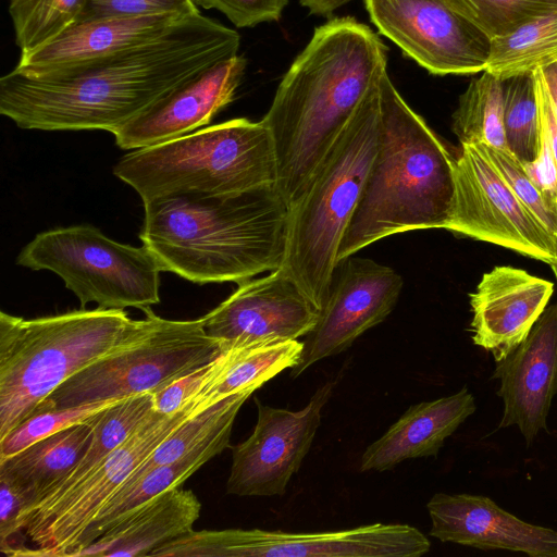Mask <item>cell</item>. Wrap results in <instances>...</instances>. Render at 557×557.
I'll return each mask as SVG.
<instances>
[{
  "instance_id": "cell-1",
  "label": "cell",
  "mask_w": 557,
  "mask_h": 557,
  "mask_svg": "<svg viewBox=\"0 0 557 557\" xmlns=\"http://www.w3.org/2000/svg\"><path fill=\"white\" fill-rule=\"evenodd\" d=\"M238 33L197 13L160 38L45 76L0 78V113L18 127L111 134L181 83L237 54Z\"/></svg>"
},
{
  "instance_id": "cell-2",
  "label": "cell",
  "mask_w": 557,
  "mask_h": 557,
  "mask_svg": "<svg viewBox=\"0 0 557 557\" xmlns=\"http://www.w3.org/2000/svg\"><path fill=\"white\" fill-rule=\"evenodd\" d=\"M387 48L366 24L333 18L317 27L261 120L277 162L275 188L289 207L356 108L386 72Z\"/></svg>"
},
{
  "instance_id": "cell-3",
  "label": "cell",
  "mask_w": 557,
  "mask_h": 557,
  "mask_svg": "<svg viewBox=\"0 0 557 557\" xmlns=\"http://www.w3.org/2000/svg\"><path fill=\"white\" fill-rule=\"evenodd\" d=\"M144 208L140 238L163 271L198 284L240 283L282 265L288 207L275 186L161 197Z\"/></svg>"
},
{
  "instance_id": "cell-4",
  "label": "cell",
  "mask_w": 557,
  "mask_h": 557,
  "mask_svg": "<svg viewBox=\"0 0 557 557\" xmlns=\"http://www.w3.org/2000/svg\"><path fill=\"white\" fill-rule=\"evenodd\" d=\"M379 135L337 261L384 237L445 228L454 198L455 159L403 99L387 71L377 81Z\"/></svg>"
},
{
  "instance_id": "cell-5",
  "label": "cell",
  "mask_w": 557,
  "mask_h": 557,
  "mask_svg": "<svg viewBox=\"0 0 557 557\" xmlns=\"http://www.w3.org/2000/svg\"><path fill=\"white\" fill-rule=\"evenodd\" d=\"M380 78V77H379ZM289 207L280 269L321 309L343 235L356 210L379 135L377 81Z\"/></svg>"
},
{
  "instance_id": "cell-6",
  "label": "cell",
  "mask_w": 557,
  "mask_h": 557,
  "mask_svg": "<svg viewBox=\"0 0 557 557\" xmlns=\"http://www.w3.org/2000/svg\"><path fill=\"white\" fill-rule=\"evenodd\" d=\"M139 320L124 309H76L24 319L0 312V440L66 380L124 345Z\"/></svg>"
},
{
  "instance_id": "cell-7",
  "label": "cell",
  "mask_w": 557,
  "mask_h": 557,
  "mask_svg": "<svg viewBox=\"0 0 557 557\" xmlns=\"http://www.w3.org/2000/svg\"><path fill=\"white\" fill-rule=\"evenodd\" d=\"M143 202L177 195H224L275 186L277 162L265 124L245 117L135 149L113 166Z\"/></svg>"
},
{
  "instance_id": "cell-8",
  "label": "cell",
  "mask_w": 557,
  "mask_h": 557,
  "mask_svg": "<svg viewBox=\"0 0 557 557\" xmlns=\"http://www.w3.org/2000/svg\"><path fill=\"white\" fill-rule=\"evenodd\" d=\"M143 311L145 318L124 345L66 380L34 414L154 393L209 363L224 349L206 333L202 318L169 320L150 307Z\"/></svg>"
},
{
  "instance_id": "cell-9",
  "label": "cell",
  "mask_w": 557,
  "mask_h": 557,
  "mask_svg": "<svg viewBox=\"0 0 557 557\" xmlns=\"http://www.w3.org/2000/svg\"><path fill=\"white\" fill-rule=\"evenodd\" d=\"M16 263L48 270L74 293L81 308L145 309L160 302V273L153 252L106 236L91 225L58 227L39 233L17 255Z\"/></svg>"
},
{
  "instance_id": "cell-10",
  "label": "cell",
  "mask_w": 557,
  "mask_h": 557,
  "mask_svg": "<svg viewBox=\"0 0 557 557\" xmlns=\"http://www.w3.org/2000/svg\"><path fill=\"white\" fill-rule=\"evenodd\" d=\"M201 409L195 404L171 414L152 409L122 445L75 485L38 502L24 520L29 557H75L102 506L185 419Z\"/></svg>"
},
{
  "instance_id": "cell-11",
  "label": "cell",
  "mask_w": 557,
  "mask_h": 557,
  "mask_svg": "<svg viewBox=\"0 0 557 557\" xmlns=\"http://www.w3.org/2000/svg\"><path fill=\"white\" fill-rule=\"evenodd\" d=\"M431 543L417 528L373 523L349 530L288 533L260 529L190 531L151 553L160 557H420Z\"/></svg>"
},
{
  "instance_id": "cell-12",
  "label": "cell",
  "mask_w": 557,
  "mask_h": 557,
  "mask_svg": "<svg viewBox=\"0 0 557 557\" xmlns=\"http://www.w3.org/2000/svg\"><path fill=\"white\" fill-rule=\"evenodd\" d=\"M454 198L445 230L553 264L557 239L524 208L474 145L455 159Z\"/></svg>"
},
{
  "instance_id": "cell-13",
  "label": "cell",
  "mask_w": 557,
  "mask_h": 557,
  "mask_svg": "<svg viewBox=\"0 0 557 557\" xmlns=\"http://www.w3.org/2000/svg\"><path fill=\"white\" fill-rule=\"evenodd\" d=\"M379 32L434 75L485 70L491 40L445 0H364Z\"/></svg>"
},
{
  "instance_id": "cell-14",
  "label": "cell",
  "mask_w": 557,
  "mask_h": 557,
  "mask_svg": "<svg viewBox=\"0 0 557 557\" xmlns=\"http://www.w3.org/2000/svg\"><path fill=\"white\" fill-rule=\"evenodd\" d=\"M334 383L320 386L300 410L274 408L255 398L258 416L250 436L232 447L227 494L281 496L309 453Z\"/></svg>"
},
{
  "instance_id": "cell-15",
  "label": "cell",
  "mask_w": 557,
  "mask_h": 557,
  "mask_svg": "<svg viewBox=\"0 0 557 557\" xmlns=\"http://www.w3.org/2000/svg\"><path fill=\"white\" fill-rule=\"evenodd\" d=\"M404 281L392 268L349 256L337 261L319 320L302 341L296 377L323 358L337 355L377 325L397 304Z\"/></svg>"
},
{
  "instance_id": "cell-16",
  "label": "cell",
  "mask_w": 557,
  "mask_h": 557,
  "mask_svg": "<svg viewBox=\"0 0 557 557\" xmlns=\"http://www.w3.org/2000/svg\"><path fill=\"white\" fill-rule=\"evenodd\" d=\"M321 309L282 269L238 283L235 292L201 317L206 333L223 347L299 339L315 326Z\"/></svg>"
},
{
  "instance_id": "cell-17",
  "label": "cell",
  "mask_w": 557,
  "mask_h": 557,
  "mask_svg": "<svg viewBox=\"0 0 557 557\" xmlns=\"http://www.w3.org/2000/svg\"><path fill=\"white\" fill-rule=\"evenodd\" d=\"M246 64V59L236 54L181 83L114 131L116 145L124 150H135L207 126L233 101Z\"/></svg>"
},
{
  "instance_id": "cell-18",
  "label": "cell",
  "mask_w": 557,
  "mask_h": 557,
  "mask_svg": "<svg viewBox=\"0 0 557 557\" xmlns=\"http://www.w3.org/2000/svg\"><path fill=\"white\" fill-rule=\"evenodd\" d=\"M497 366V395L504 410L499 428L518 426L530 446L541 431L557 394V304L543 311L524 341Z\"/></svg>"
},
{
  "instance_id": "cell-19",
  "label": "cell",
  "mask_w": 557,
  "mask_h": 557,
  "mask_svg": "<svg viewBox=\"0 0 557 557\" xmlns=\"http://www.w3.org/2000/svg\"><path fill=\"white\" fill-rule=\"evenodd\" d=\"M426 508L430 535L441 542L557 557L556 530L520 520L486 496L436 493Z\"/></svg>"
},
{
  "instance_id": "cell-20",
  "label": "cell",
  "mask_w": 557,
  "mask_h": 557,
  "mask_svg": "<svg viewBox=\"0 0 557 557\" xmlns=\"http://www.w3.org/2000/svg\"><path fill=\"white\" fill-rule=\"evenodd\" d=\"M554 284L525 270L494 267L469 295L472 341L503 360L528 336L546 309Z\"/></svg>"
},
{
  "instance_id": "cell-21",
  "label": "cell",
  "mask_w": 557,
  "mask_h": 557,
  "mask_svg": "<svg viewBox=\"0 0 557 557\" xmlns=\"http://www.w3.org/2000/svg\"><path fill=\"white\" fill-rule=\"evenodd\" d=\"M184 17L157 13L77 22L50 44L21 55L14 70L45 76L109 58L160 38Z\"/></svg>"
},
{
  "instance_id": "cell-22",
  "label": "cell",
  "mask_w": 557,
  "mask_h": 557,
  "mask_svg": "<svg viewBox=\"0 0 557 557\" xmlns=\"http://www.w3.org/2000/svg\"><path fill=\"white\" fill-rule=\"evenodd\" d=\"M476 409L467 386L457 393L410 406L361 456V471H385L399 462L437 456L444 442Z\"/></svg>"
},
{
  "instance_id": "cell-23",
  "label": "cell",
  "mask_w": 557,
  "mask_h": 557,
  "mask_svg": "<svg viewBox=\"0 0 557 557\" xmlns=\"http://www.w3.org/2000/svg\"><path fill=\"white\" fill-rule=\"evenodd\" d=\"M200 511L201 503L193 491L170 488L124 516L78 556H150L193 531Z\"/></svg>"
},
{
  "instance_id": "cell-24",
  "label": "cell",
  "mask_w": 557,
  "mask_h": 557,
  "mask_svg": "<svg viewBox=\"0 0 557 557\" xmlns=\"http://www.w3.org/2000/svg\"><path fill=\"white\" fill-rule=\"evenodd\" d=\"M232 429L222 430L176 461L157 466L133 482L122 485L97 513L75 557L124 516L163 492L181 486L206 462L222 453L228 447Z\"/></svg>"
},
{
  "instance_id": "cell-25",
  "label": "cell",
  "mask_w": 557,
  "mask_h": 557,
  "mask_svg": "<svg viewBox=\"0 0 557 557\" xmlns=\"http://www.w3.org/2000/svg\"><path fill=\"white\" fill-rule=\"evenodd\" d=\"M99 413L0 461V471L10 475L29 495L30 509L81 460L92 440Z\"/></svg>"
},
{
  "instance_id": "cell-26",
  "label": "cell",
  "mask_w": 557,
  "mask_h": 557,
  "mask_svg": "<svg viewBox=\"0 0 557 557\" xmlns=\"http://www.w3.org/2000/svg\"><path fill=\"white\" fill-rule=\"evenodd\" d=\"M302 341L278 339L224 347L225 364L197 405L207 407L221 398L255 392L285 369L294 368L302 352Z\"/></svg>"
},
{
  "instance_id": "cell-27",
  "label": "cell",
  "mask_w": 557,
  "mask_h": 557,
  "mask_svg": "<svg viewBox=\"0 0 557 557\" xmlns=\"http://www.w3.org/2000/svg\"><path fill=\"white\" fill-rule=\"evenodd\" d=\"M557 61V10L491 40L485 72L499 79L533 73ZM483 71V72H484Z\"/></svg>"
},
{
  "instance_id": "cell-28",
  "label": "cell",
  "mask_w": 557,
  "mask_h": 557,
  "mask_svg": "<svg viewBox=\"0 0 557 557\" xmlns=\"http://www.w3.org/2000/svg\"><path fill=\"white\" fill-rule=\"evenodd\" d=\"M153 409V393L123 398L102 410L92 440L76 466L40 500L61 495L122 445ZM39 500V502H40Z\"/></svg>"
},
{
  "instance_id": "cell-29",
  "label": "cell",
  "mask_w": 557,
  "mask_h": 557,
  "mask_svg": "<svg viewBox=\"0 0 557 557\" xmlns=\"http://www.w3.org/2000/svg\"><path fill=\"white\" fill-rule=\"evenodd\" d=\"M453 131L462 145H485L508 151L504 131L502 79L482 72L459 97Z\"/></svg>"
},
{
  "instance_id": "cell-30",
  "label": "cell",
  "mask_w": 557,
  "mask_h": 557,
  "mask_svg": "<svg viewBox=\"0 0 557 557\" xmlns=\"http://www.w3.org/2000/svg\"><path fill=\"white\" fill-rule=\"evenodd\" d=\"M252 392L226 396L193 413L176 428L123 484H128L150 469L176 461L224 429L233 428L235 418Z\"/></svg>"
},
{
  "instance_id": "cell-31",
  "label": "cell",
  "mask_w": 557,
  "mask_h": 557,
  "mask_svg": "<svg viewBox=\"0 0 557 557\" xmlns=\"http://www.w3.org/2000/svg\"><path fill=\"white\" fill-rule=\"evenodd\" d=\"M85 0H10L15 42L21 55L57 39L77 23Z\"/></svg>"
},
{
  "instance_id": "cell-32",
  "label": "cell",
  "mask_w": 557,
  "mask_h": 557,
  "mask_svg": "<svg viewBox=\"0 0 557 557\" xmlns=\"http://www.w3.org/2000/svg\"><path fill=\"white\" fill-rule=\"evenodd\" d=\"M504 131L508 151L522 164L533 162L540 147V119L533 73L502 81Z\"/></svg>"
},
{
  "instance_id": "cell-33",
  "label": "cell",
  "mask_w": 557,
  "mask_h": 557,
  "mask_svg": "<svg viewBox=\"0 0 557 557\" xmlns=\"http://www.w3.org/2000/svg\"><path fill=\"white\" fill-rule=\"evenodd\" d=\"M490 40L557 10V0H445Z\"/></svg>"
},
{
  "instance_id": "cell-34",
  "label": "cell",
  "mask_w": 557,
  "mask_h": 557,
  "mask_svg": "<svg viewBox=\"0 0 557 557\" xmlns=\"http://www.w3.org/2000/svg\"><path fill=\"white\" fill-rule=\"evenodd\" d=\"M120 400L122 399L102 400L63 409H49L32 416L0 440V461L17 454L39 440L74 424L88 421Z\"/></svg>"
},
{
  "instance_id": "cell-35",
  "label": "cell",
  "mask_w": 557,
  "mask_h": 557,
  "mask_svg": "<svg viewBox=\"0 0 557 557\" xmlns=\"http://www.w3.org/2000/svg\"><path fill=\"white\" fill-rule=\"evenodd\" d=\"M507 183L531 215L557 239V209L527 175L523 165L509 152L485 145H474Z\"/></svg>"
},
{
  "instance_id": "cell-36",
  "label": "cell",
  "mask_w": 557,
  "mask_h": 557,
  "mask_svg": "<svg viewBox=\"0 0 557 557\" xmlns=\"http://www.w3.org/2000/svg\"><path fill=\"white\" fill-rule=\"evenodd\" d=\"M32 505L22 486L0 471V550L9 557H29L24 519Z\"/></svg>"
},
{
  "instance_id": "cell-37",
  "label": "cell",
  "mask_w": 557,
  "mask_h": 557,
  "mask_svg": "<svg viewBox=\"0 0 557 557\" xmlns=\"http://www.w3.org/2000/svg\"><path fill=\"white\" fill-rule=\"evenodd\" d=\"M224 364L225 352L223 349V351L209 363L154 392L153 409L163 414H171L184 409L190 404H195L199 407L197 405L199 397L221 374Z\"/></svg>"
},
{
  "instance_id": "cell-38",
  "label": "cell",
  "mask_w": 557,
  "mask_h": 557,
  "mask_svg": "<svg viewBox=\"0 0 557 557\" xmlns=\"http://www.w3.org/2000/svg\"><path fill=\"white\" fill-rule=\"evenodd\" d=\"M157 13L190 16L200 11L195 0H85L77 22Z\"/></svg>"
},
{
  "instance_id": "cell-39",
  "label": "cell",
  "mask_w": 557,
  "mask_h": 557,
  "mask_svg": "<svg viewBox=\"0 0 557 557\" xmlns=\"http://www.w3.org/2000/svg\"><path fill=\"white\" fill-rule=\"evenodd\" d=\"M289 0H195L205 9L222 12L237 27L276 21Z\"/></svg>"
},
{
  "instance_id": "cell-40",
  "label": "cell",
  "mask_w": 557,
  "mask_h": 557,
  "mask_svg": "<svg viewBox=\"0 0 557 557\" xmlns=\"http://www.w3.org/2000/svg\"><path fill=\"white\" fill-rule=\"evenodd\" d=\"M533 75L535 82L539 117L546 128L550 148L557 165V110L550 97L543 67L535 70Z\"/></svg>"
},
{
  "instance_id": "cell-41",
  "label": "cell",
  "mask_w": 557,
  "mask_h": 557,
  "mask_svg": "<svg viewBox=\"0 0 557 557\" xmlns=\"http://www.w3.org/2000/svg\"><path fill=\"white\" fill-rule=\"evenodd\" d=\"M349 1L351 0H300V3L312 14L329 16Z\"/></svg>"
},
{
  "instance_id": "cell-42",
  "label": "cell",
  "mask_w": 557,
  "mask_h": 557,
  "mask_svg": "<svg viewBox=\"0 0 557 557\" xmlns=\"http://www.w3.org/2000/svg\"><path fill=\"white\" fill-rule=\"evenodd\" d=\"M550 97L557 110V61L543 67Z\"/></svg>"
},
{
  "instance_id": "cell-43",
  "label": "cell",
  "mask_w": 557,
  "mask_h": 557,
  "mask_svg": "<svg viewBox=\"0 0 557 557\" xmlns=\"http://www.w3.org/2000/svg\"><path fill=\"white\" fill-rule=\"evenodd\" d=\"M550 267H552V269H553V271L555 273V276L557 278V258H556L555 262L553 264H550Z\"/></svg>"
}]
</instances>
